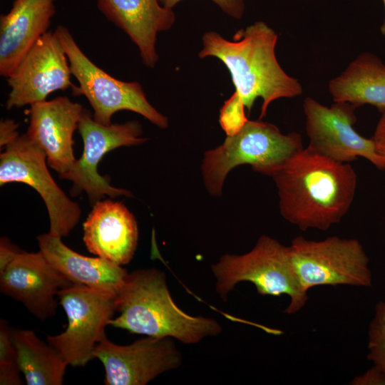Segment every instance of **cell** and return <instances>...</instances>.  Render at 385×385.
<instances>
[{
    "label": "cell",
    "instance_id": "cell-1",
    "mask_svg": "<svg viewBox=\"0 0 385 385\" xmlns=\"http://www.w3.org/2000/svg\"><path fill=\"white\" fill-rule=\"evenodd\" d=\"M279 211L305 231L327 230L339 223L353 202L356 174L348 163L329 158L307 146L272 175Z\"/></svg>",
    "mask_w": 385,
    "mask_h": 385
},
{
    "label": "cell",
    "instance_id": "cell-2",
    "mask_svg": "<svg viewBox=\"0 0 385 385\" xmlns=\"http://www.w3.org/2000/svg\"><path fill=\"white\" fill-rule=\"evenodd\" d=\"M277 33L270 26L257 21L237 31L232 41L216 31L205 32L198 53L200 58L212 56L224 63L235 88L232 96L249 114L255 101L262 98L260 120L274 101L299 96L303 92L299 81L287 74L277 59Z\"/></svg>",
    "mask_w": 385,
    "mask_h": 385
},
{
    "label": "cell",
    "instance_id": "cell-3",
    "mask_svg": "<svg viewBox=\"0 0 385 385\" xmlns=\"http://www.w3.org/2000/svg\"><path fill=\"white\" fill-rule=\"evenodd\" d=\"M120 314L108 325L130 333L155 337H170L187 344L218 335L220 324L215 319L190 315L173 300L165 275L155 269L128 273L115 297Z\"/></svg>",
    "mask_w": 385,
    "mask_h": 385
},
{
    "label": "cell",
    "instance_id": "cell-4",
    "mask_svg": "<svg viewBox=\"0 0 385 385\" xmlns=\"http://www.w3.org/2000/svg\"><path fill=\"white\" fill-rule=\"evenodd\" d=\"M300 134H283L274 125L248 120L235 134L227 135L218 147L205 153L201 165L208 192L220 196L229 172L241 165L271 176L302 149Z\"/></svg>",
    "mask_w": 385,
    "mask_h": 385
},
{
    "label": "cell",
    "instance_id": "cell-5",
    "mask_svg": "<svg viewBox=\"0 0 385 385\" xmlns=\"http://www.w3.org/2000/svg\"><path fill=\"white\" fill-rule=\"evenodd\" d=\"M212 270L216 291L224 301L237 283L245 281L252 282L261 295H287L290 301L284 311L287 314L297 313L308 301V292L293 265L289 246L267 235H262L244 255H222Z\"/></svg>",
    "mask_w": 385,
    "mask_h": 385
},
{
    "label": "cell",
    "instance_id": "cell-6",
    "mask_svg": "<svg viewBox=\"0 0 385 385\" xmlns=\"http://www.w3.org/2000/svg\"><path fill=\"white\" fill-rule=\"evenodd\" d=\"M54 31L67 56L71 74L78 82V86L73 88V94L86 98L96 121L110 125L113 115L125 110L141 115L160 129L168 126V118L150 103L140 83L118 80L99 68L66 26L59 25Z\"/></svg>",
    "mask_w": 385,
    "mask_h": 385
},
{
    "label": "cell",
    "instance_id": "cell-7",
    "mask_svg": "<svg viewBox=\"0 0 385 385\" xmlns=\"http://www.w3.org/2000/svg\"><path fill=\"white\" fill-rule=\"evenodd\" d=\"M293 265L304 289L322 285L370 287L369 257L356 239L294 237L289 245Z\"/></svg>",
    "mask_w": 385,
    "mask_h": 385
},
{
    "label": "cell",
    "instance_id": "cell-8",
    "mask_svg": "<svg viewBox=\"0 0 385 385\" xmlns=\"http://www.w3.org/2000/svg\"><path fill=\"white\" fill-rule=\"evenodd\" d=\"M57 297L68 324L65 332L47 341L73 366H85L95 358L97 345L106 339L105 329L116 308V295L85 285L72 284Z\"/></svg>",
    "mask_w": 385,
    "mask_h": 385
},
{
    "label": "cell",
    "instance_id": "cell-9",
    "mask_svg": "<svg viewBox=\"0 0 385 385\" xmlns=\"http://www.w3.org/2000/svg\"><path fill=\"white\" fill-rule=\"evenodd\" d=\"M46 163L43 150L26 133L19 135L0 155V185L16 182L33 188L46 206L49 232L62 237L78 222L81 210L56 184Z\"/></svg>",
    "mask_w": 385,
    "mask_h": 385
},
{
    "label": "cell",
    "instance_id": "cell-10",
    "mask_svg": "<svg viewBox=\"0 0 385 385\" xmlns=\"http://www.w3.org/2000/svg\"><path fill=\"white\" fill-rule=\"evenodd\" d=\"M78 130L83 142V153L68 171L59 176L72 181L75 191H85L93 202L104 195L112 198L132 196L130 191L111 185L107 177L98 173L97 166L108 152L147 141L146 138L142 137L141 124L137 120H130L103 125L96 121L91 113L84 108Z\"/></svg>",
    "mask_w": 385,
    "mask_h": 385
},
{
    "label": "cell",
    "instance_id": "cell-11",
    "mask_svg": "<svg viewBox=\"0 0 385 385\" xmlns=\"http://www.w3.org/2000/svg\"><path fill=\"white\" fill-rule=\"evenodd\" d=\"M356 107L346 102H334L331 107L307 97L303 103L305 130L309 147L317 153L341 163H349L361 157L379 170H385V161L376 150L372 138H366L354 128Z\"/></svg>",
    "mask_w": 385,
    "mask_h": 385
},
{
    "label": "cell",
    "instance_id": "cell-12",
    "mask_svg": "<svg viewBox=\"0 0 385 385\" xmlns=\"http://www.w3.org/2000/svg\"><path fill=\"white\" fill-rule=\"evenodd\" d=\"M67 56L55 31L35 43L14 72L7 78L8 110L43 101L52 93L75 86Z\"/></svg>",
    "mask_w": 385,
    "mask_h": 385
},
{
    "label": "cell",
    "instance_id": "cell-13",
    "mask_svg": "<svg viewBox=\"0 0 385 385\" xmlns=\"http://www.w3.org/2000/svg\"><path fill=\"white\" fill-rule=\"evenodd\" d=\"M94 356L103 364L107 385H145L182 362L173 338L150 336L123 346L106 338L97 345Z\"/></svg>",
    "mask_w": 385,
    "mask_h": 385
},
{
    "label": "cell",
    "instance_id": "cell-14",
    "mask_svg": "<svg viewBox=\"0 0 385 385\" xmlns=\"http://www.w3.org/2000/svg\"><path fill=\"white\" fill-rule=\"evenodd\" d=\"M72 284L40 251H19L0 270L1 291L23 303L41 320L56 314L58 304L55 297L59 290Z\"/></svg>",
    "mask_w": 385,
    "mask_h": 385
},
{
    "label": "cell",
    "instance_id": "cell-15",
    "mask_svg": "<svg viewBox=\"0 0 385 385\" xmlns=\"http://www.w3.org/2000/svg\"><path fill=\"white\" fill-rule=\"evenodd\" d=\"M26 134L45 153L48 165L64 174L76 159L73 136L84 108L66 96H58L30 106Z\"/></svg>",
    "mask_w": 385,
    "mask_h": 385
},
{
    "label": "cell",
    "instance_id": "cell-16",
    "mask_svg": "<svg viewBox=\"0 0 385 385\" xmlns=\"http://www.w3.org/2000/svg\"><path fill=\"white\" fill-rule=\"evenodd\" d=\"M138 238L135 217L120 202H94L83 223V242L88 250L118 265L132 260Z\"/></svg>",
    "mask_w": 385,
    "mask_h": 385
},
{
    "label": "cell",
    "instance_id": "cell-17",
    "mask_svg": "<svg viewBox=\"0 0 385 385\" xmlns=\"http://www.w3.org/2000/svg\"><path fill=\"white\" fill-rule=\"evenodd\" d=\"M97 6L107 20L135 44L143 63L154 68L159 59L157 36L174 24L173 9L163 6L159 0H97Z\"/></svg>",
    "mask_w": 385,
    "mask_h": 385
},
{
    "label": "cell",
    "instance_id": "cell-18",
    "mask_svg": "<svg viewBox=\"0 0 385 385\" xmlns=\"http://www.w3.org/2000/svg\"><path fill=\"white\" fill-rule=\"evenodd\" d=\"M56 0H14L0 16V75L9 78L35 43L48 31Z\"/></svg>",
    "mask_w": 385,
    "mask_h": 385
},
{
    "label": "cell",
    "instance_id": "cell-19",
    "mask_svg": "<svg viewBox=\"0 0 385 385\" xmlns=\"http://www.w3.org/2000/svg\"><path fill=\"white\" fill-rule=\"evenodd\" d=\"M40 252L56 270L73 284H81L117 294L126 270L101 257L80 255L68 247L61 237L48 232L37 237Z\"/></svg>",
    "mask_w": 385,
    "mask_h": 385
},
{
    "label": "cell",
    "instance_id": "cell-20",
    "mask_svg": "<svg viewBox=\"0 0 385 385\" xmlns=\"http://www.w3.org/2000/svg\"><path fill=\"white\" fill-rule=\"evenodd\" d=\"M328 87L334 102L369 104L385 113V64L373 53L358 55Z\"/></svg>",
    "mask_w": 385,
    "mask_h": 385
},
{
    "label": "cell",
    "instance_id": "cell-21",
    "mask_svg": "<svg viewBox=\"0 0 385 385\" xmlns=\"http://www.w3.org/2000/svg\"><path fill=\"white\" fill-rule=\"evenodd\" d=\"M20 371L29 385H61L68 364L32 330H11Z\"/></svg>",
    "mask_w": 385,
    "mask_h": 385
},
{
    "label": "cell",
    "instance_id": "cell-22",
    "mask_svg": "<svg viewBox=\"0 0 385 385\" xmlns=\"http://www.w3.org/2000/svg\"><path fill=\"white\" fill-rule=\"evenodd\" d=\"M16 351L12 341L11 330L7 323L0 321V384H22Z\"/></svg>",
    "mask_w": 385,
    "mask_h": 385
},
{
    "label": "cell",
    "instance_id": "cell-23",
    "mask_svg": "<svg viewBox=\"0 0 385 385\" xmlns=\"http://www.w3.org/2000/svg\"><path fill=\"white\" fill-rule=\"evenodd\" d=\"M368 360L385 372V302L375 307V314L368 331Z\"/></svg>",
    "mask_w": 385,
    "mask_h": 385
},
{
    "label": "cell",
    "instance_id": "cell-24",
    "mask_svg": "<svg viewBox=\"0 0 385 385\" xmlns=\"http://www.w3.org/2000/svg\"><path fill=\"white\" fill-rule=\"evenodd\" d=\"M249 119L245 106L232 96L227 99L220 113V124L227 135L237 133Z\"/></svg>",
    "mask_w": 385,
    "mask_h": 385
},
{
    "label": "cell",
    "instance_id": "cell-25",
    "mask_svg": "<svg viewBox=\"0 0 385 385\" xmlns=\"http://www.w3.org/2000/svg\"><path fill=\"white\" fill-rule=\"evenodd\" d=\"M160 4L166 8L173 9L182 0H159ZM226 14L235 19H240L244 14V0H212Z\"/></svg>",
    "mask_w": 385,
    "mask_h": 385
},
{
    "label": "cell",
    "instance_id": "cell-26",
    "mask_svg": "<svg viewBox=\"0 0 385 385\" xmlns=\"http://www.w3.org/2000/svg\"><path fill=\"white\" fill-rule=\"evenodd\" d=\"M349 384L352 385H385V372L374 365L364 374L354 377Z\"/></svg>",
    "mask_w": 385,
    "mask_h": 385
},
{
    "label": "cell",
    "instance_id": "cell-27",
    "mask_svg": "<svg viewBox=\"0 0 385 385\" xmlns=\"http://www.w3.org/2000/svg\"><path fill=\"white\" fill-rule=\"evenodd\" d=\"M19 124L11 119H6L0 123V145L6 146L9 143L18 138L17 131Z\"/></svg>",
    "mask_w": 385,
    "mask_h": 385
},
{
    "label": "cell",
    "instance_id": "cell-28",
    "mask_svg": "<svg viewBox=\"0 0 385 385\" xmlns=\"http://www.w3.org/2000/svg\"><path fill=\"white\" fill-rule=\"evenodd\" d=\"M372 139L378 153L385 161V113H381Z\"/></svg>",
    "mask_w": 385,
    "mask_h": 385
},
{
    "label": "cell",
    "instance_id": "cell-29",
    "mask_svg": "<svg viewBox=\"0 0 385 385\" xmlns=\"http://www.w3.org/2000/svg\"><path fill=\"white\" fill-rule=\"evenodd\" d=\"M19 251L8 239L2 237L0 244V270L3 269Z\"/></svg>",
    "mask_w": 385,
    "mask_h": 385
},
{
    "label": "cell",
    "instance_id": "cell-30",
    "mask_svg": "<svg viewBox=\"0 0 385 385\" xmlns=\"http://www.w3.org/2000/svg\"><path fill=\"white\" fill-rule=\"evenodd\" d=\"M382 1L384 3V19L383 24H381L380 31L381 34L385 37V0H382Z\"/></svg>",
    "mask_w": 385,
    "mask_h": 385
}]
</instances>
